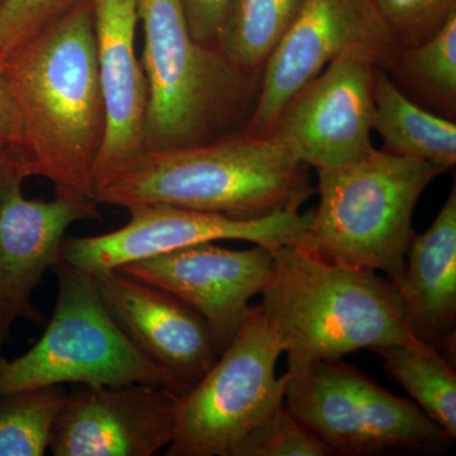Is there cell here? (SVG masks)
Here are the masks:
<instances>
[{"label": "cell", "instance_id": "obj_1", "mask_svg": "<svg viewBox=\"0 0 456 456\" xmlns=\"http://www.w3.org/2000/svg\"><path fill=\"white\" fill-rule=\"evenodd\" d=\"M13 99L18 154L27 178L57 197L95 203L94 167L104 137L92 0L0 64Z\"/></svg>", "mask_w": 456, "mask_h": 456}, {"label": "cell", "instance_id": "obj_2", "mask_svg": "<svg viewBox=\"0 0 456 456\" xmlns=\"http://www.w3.org/2000/svg\"><path fill=\"white\" fill-rule=\"evenodd\" d=\"M308 170L287 140L239 130L203 145L141 152L95 188V202L259 220L299 211L314 193Z\"/></svg>", "mask_w": 456, "mask_h": 456}, {"label": "cell", "instance_id": "obj_3", "mask_svg": "<svg viewBox=\"0 0 456 456\" xmlns=\"http://www.w3.org/2000/svg\"><path fill=\"white\" fill-rule=\"evenodd\" d=\"M259 305L287 356L342 359L410 338L397 288L299 244L273 251Z\"/></svg>", "mask_w": 456, "mask_h": 456}, {"label": "cell", "instance_id": "obj_4", "mask_svg": "<svg viewBox=\"0 0 456 456\" xmlns=\"http://www.w3.org/2000/svg\"><path fill=\"white\" fill-rule=\"evenodd\" d=\"M147 82L143 151L203 145L244 130L260 77L189 32L180 0H139Z\"/></svg>", "mask_w": 456, "mask_h": 456}, {"label": "cell", "instance_id": "obj_5", "mask_svg": "<svg viewBox=\"0 0 456 456\" xmlns=\"http://www.w3.org/2000/svg\"><path fill=\"white\" fill-rule=\"evenodd\" d=\"M316 171L320 200L298 244L334 263L382 272L395 287L416 235V204L446 170L373 147Z\"/></svg>", "mask_w": 456, "mask_h": 456}, {"label": "cell", "instance_id": "obj_6", "mask_svg": "<svg viewBox=\"0 0 456 456\" xmlns=\"http://www.w3.org/2000/svg\"><path fill=\"white\" fill-rule=\"evenodd\" d=\"M284 406L332 455L443 454L454 441L419 410L342 359L287 356Z\"/></svg>", "mask_w": 456, "mask_h": 456}, {"label": "cell", "instance_id": "obj_7", "mask_svg": "<svg viewBox=\"0 0 456 456\" xmlns=\"http://www.w3.org/2000/svg\"><path fill=\"white\" fill-rule=\"evenodd\" d=\"M57 299L40 340L20 358L0 353V395L62 384L165 387L171 375L123 332L102 301L92 273L60 261Z\"/></svg>", "mask_w": 456, "mask_h": 456}, {"label": "cell", "instance_id": "obj_8", "mask_svg": "<svg viewBox=\"0 0 456 456\" xmlns=\"http://www.w3.org/2000/svg\"><path fill=\"white\" fill-rule=\"evenodd\" d=\"M283 345L259 305L251 307L236 338L211 370L180 397L178 425L167 456H231L248 431L284 404L277 377Z\"/></svg>", "mask_w": 456, "mask_h": 456}, {"label": "cell", "instance_id": "obj_9", "mask_svg": "<svg viewBox=\"0 0 456 456\" xmlns=\"http://www.w3.org/2000/svg\"><path fill=\"white\" fill-rule=\"evenodd\" d=\"M362 49L386 69L399 49L373 0H305L260 74L245 131L269 136L290 99L345 51Z\"/></svg>", "mask_w": 456, "mask_h": 456}, {"label": "cell", "instance_id": "obj_10", "mask_svg": "<svg viewBox=\"0 0 456 456\" xmlns=\"http://www.w3.org/2000/svg\"><path fill=\"white\" fill-rule=\"evenodd\" d=\"M127 211L130 221L112 232L65 237L61 260L93 274L222 240L251 242L275 251L301 241L312 213L278 212L259 220H239L164 204L132 207Z\"/></svg>", "mask_w": 456, "mask_h": 456}, {"label": "cell", "instance_id": "obj_11", "mask_svg": "<svg viewBox=\"0 0 456 456\" xmlns=\"http://www.w3.org/2000/svg\"><path fill=\"white\" fill-rule=\"evenodd\" d=\"M377 66L368 51H345L290 99L272 134L287 140L314 170L367 154L373 149Z\"/></svg>", "mask_w": 456, "mask_h": 456}, {"label": "cell", "instance_id": "obj_12", "mask_svg": "<svg viewBox=\"0 0 456 456\" xmlns=\"http://www.w3.org/2000/svg\"><path fill=\"white\" fill-rule=\"evenodd\" d=\"M180 395L165 387L84 386L68 393L53 426V456H152L169 446Z\"/></svg>", "mask_w": 456, "mask_h": 456}, {"label": "cell", "instance_id": "obj_13", "mask_svg": "<svg viewBox=\"0 0 456 456\" xmlns=\"http://www.w3.org/2000/svg\"><path fill=\"white\" fill-rule=\"evenodd\" d=\"M273 251L231 250L207 242L134 261L118 270L178 297L206 321L218 354L250 314V299L269 277Z\"/></svg>", "mask_w": 456, "mask_h": 456}, {"label": "cell", "instance_id": "obj_14", "mask_svg": "<svg viewBox=\"0 0 456 456\" xmlns=\"http://www.w3.org/2000/svg\"><path fill=\"white\" fill-rule=\"evenodd\" d=\"M26 178L0 173V353L20 318L42 323L32 294L47 270L61 261L66 231L101 217L98 204L57 197L27 200Z\"/></svg>", "mask_w": 456, "mask_h": 456}, {"label": "cell", "instance_id": "obj_15", "mask_svg": "<svg viewBox=\"0 0 456 456\" xmlns=\"http://www.w3.org/2000/svg\"><path fill=\"white\" fill-rule=\"evenodd\" d=\"M102 301L123 332L174 380V393L187 395L218 359L206 321L163 288L118 269L93 273Z\"/></svg>", "mask_w": 456, "mask_h": 456}, {"label": "cell", "instance_id": "obj_16", "mask_svg": "<svg viewBox=\"0 0 456 456\" xmlns=\"http://www.w3.org/2000/svg\"><path fill=\"white\" fill-rule=\"evenodd\" d=\"M92 8L104 108L95 189L143 151L147 82L134 50L139 0H92Z\"/></svg>", "mask_w": 456, "mask_h": 456}, {"label": "cell", "instance_id": "obj_17", "mask_svg": "<svg viewBox=\"0 0 456 456\" xmlns=\"http://www.w3.org/2000/svg\"><path fill=\"white\" fill-rule=\"evenodd\" d=\"M395 288L410 334L455 362V185L430 227L413 237Z\"/></svg>", "mask_w": 456, "mask_h": 456}, {"label": "cell", "instance_id": "obj_18", "mask_svg": "<svg viewBox=\"0 0 456 456\" xmlns=\"http://www.w3.org/2000/svg\"><path fill=\"white\" fill-rule=\"evenodd\" d=\"M373 130L384 150L452 170L456 164V123L419 106L399 92L377 66L373 84Z\"/></svg>", "mask_w": 456, "mask_h": 456}, {"label": "cell", "instance_id": "obj_19", "mask_svg": "<svg viewBox=\"0 0 456 456\" xmlns=\"http://www.w3.org/2000/svg\"><path fill=\"white\" fill-rule=\"evenodd\" d=\"M371 351L383 360L387 374L407 392L411 401L455 441V362L413 336Z\"/></svg>", "mask_w": 456, "mask_h": 456}, {"label": "cell", "instance_id": "obj_20", "mask_svg": "<svg viewBox=\"0 0 456 456\" xmlns=\"http://www.w3.org/2000/svg\"><path fill=\"white\" fill-rule=\"evenodd\" d=\"M384 70L411 101L455 121L456 14L430 40L398 49Z\"/></svg>", "mask_w": 456, "mask_h": 456}, {"label": "cell", "instance_id": "obj_21", "mask_svg": "<svg viewBox=\"0 0 456 456\" xmlns=\"http://www.w3.org/2000/svg\"><path fill=\"white\" fill-rule=\"evenodd\" d=\"M305 0H230L216 46L236 68L260 77Z\"/></svg>", "mask_w": 456, "mask_h": 456}, {"label": "cell", "instance_id": "obj_22", "mask_svg": "<svg viewBox=\"0 0 456 456\" xmlns=\"http://www.w3.org/2000/svg\"><path fill=\"white\" fill-rule=\"evenodd\" d=\"M68 393L60 386L0 395V456H44Z\"/></svg>", "mask_w": 456, "mask_h": 456}, {"label": "cell", "instance_id": "obj_23", "mask_svg": "<svg viewBox=\"0 0 456 456\" xmlns=\"http://www.w3.org/2000/svg\"><path fill=\"white\" fill-rule=\"evenodd\" d=\"M231 456H332V452L283 404L248 431Z\"/></svg>", "mask_w": 456, "mask_h": 456}, {"label": "cell", "instance_id": "obj_24", "mask_svg": "<svg viewBox=\"0 0 456 456\" xmlns=\"http://www.w3.org/2000/svg\"><path fill=\"white\" fill-rule=\"evenodd\" d=\"M89 0H0V64Z\"/></svg>", "mask_w": 456, "mask_h": 456}, {"label": "cell", "instance_id": "obj_25", "mask_svg": "<svg viewBox=\"0 0 456 456\" xmlns=\"http://www.w3.org/2000/svg\"><path fill=\"white\" fill-rule=\"evenodd\" d=\"M399 49L430 40L456 14V0H373Z\"/></svg>", "mask_w": 456, "mask_h": 456}, {"label": "cell", "instance_id": "obj_26", "mask_svg": "<svg viewBox=\"0 0 456 456\" xmlns=\"http://www.w3.org/2000/svg\"><path fill=\"white\" fill-rule=\"evenodd\" d=\"M191 35L197 41L216 45L230 0H180Z\"/></svg>", "mask_w": 456, "mask_h": 456}, {"label": "cell", "instance_id": "obj_27", "mask_svg": "<svg viewBox=\"0 0 456 456\" xmlns=\"http://www.w3.org/2000/svg\"><path fill=\"white\" fill-rule=\"evenodd\" d=\"M18 126L13 99L0 70V171H17L27 179L18 154Z\"/></svg>", "mask_w": 456, "mask_h": 456}]
</instances>
